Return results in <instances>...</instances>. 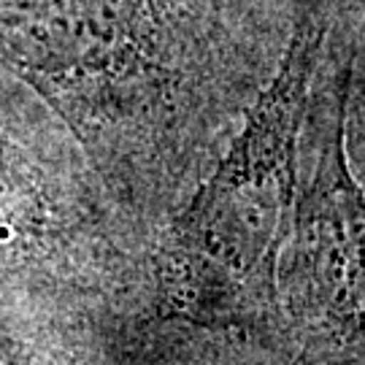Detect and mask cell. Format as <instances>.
<instances>
[{
	"mask_svg": "<svg viewBox=\"0 0 365 365\" xmlns=\"http://www.w3.org/2000/svg\"><path fill=\"white\" fill-rule=\"evenodd\" d=\"M149 0H0V54L95 157L152 125L170 68Z\"/></svg>",
	"mask_w": 365,
	"mask_h": 365,
	"instance_id": "obj_2",
	"label": "cell"
},
{
	"mask_svg": "<svg viewBox=\"0 0 365 365\" xmlns=\"http://www.w3.org/2000/svg\"><path fill=\"white\" fill-rule=\"evenodd\" d=\"M344 125L346 81L322 117L279 271V309L300 341V365H365V192L346 163Z\"/></svg>",
	"mask_w": 365,
	"mask_h": 365,
	"instance_id": "obj_3",
	"label": "cell"
},
{
	"mask_svg": "<svg viewBox=\"0 0 365 365\" xmlns=\"http://www.w3.org/2000/svg\"><path fill=\"white\" fill-rule=\"evenodd\" d=\"M319 30L300 25L217 170L176 217L157 257L163 303L211 330L279 325V268L298 192V141Z\"/></svg>",
	"mask_w": 365,
	"mask_h": 365,
	"instance_id": "obj_1",
	"label": "cell"
},
{
	"mask_svg": "<svg viewBox=\"0 0 365 365\" xmlns=\"http://www.w3.org/2000/svg\"><path fill=\"white\" fill-rule=\"evenodd\" d=\"M57 170L22 141L11 119L0 117V241L41 252L66 241L73 211Z\"/></svg>",
	"mask_w": 365,
	"mask_h": 365,
	"instance_id": "obj_4",
	"label": "cell"
}]
</instances>
